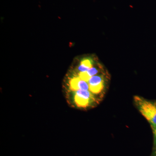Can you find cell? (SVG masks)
Listing matches in <instances>:
<instances>
[{
	"mask_svg": "<svg viewBox=\"0 0 156 156\" xmlns=\"http://www.w3.org/2000/svg\"><path fill=\"white\" fill-rule=\"evenodd\" d=\"M70 89L72 91L78 90L89 91V84L88 82L81 80L78 77L72 78L69 81Z\"/></svg>",
	"mask_w": 156,
	"mask_h": 156,
	"instance_id": "obj_4",
	"label": "cell"
},
{
	"mask_svg": "<svg viewBox=\"0 0 156 156\" xmlns=\"http://www.w3.org/2000/svg\"><path fill=\"white\" fill-rule=\"evenodd\" d=\"M99 69L96 67H92L87 72L88 75L91 77L93 76L97 75L99 73Z\"/></svg>",
	"mask_w": 156,
	"mask_h": 156,
	"instance_id": "obj_6",
	"label": "cell"
},
{
	"mask_svg": "<svg viewBox=\"0 0 156 156\" xmlns=\"http://www.w3.org/2000/svg\"><path fill=\"white\" fill-rule=\"evenodd\" d=\"M92 67V62L89 59H85L81 62L78 66L77 70L79 73L86 72Z\"/></svg>",
	"mask_w": 156,
	"mask_h": 156,
	"instance_id": "obj_5",
	"label": "cell"
},
{
	"mask_svg": "<svg viewBox=\"0 0 156 156\" xmlns=\"http://www.w3.org/2000/svg\"><path fill=\"white\" fill-rule=\"evenodd\" d=\"M89 91L94 95L102 94L104 89L105 79L103 75H97L91 77L88 82Z\"/></svg>",
	"mask_w": 156,
	"mask_h": 156,
	"instance_id": "obj_3",
	"label": "cell"
},
{
	"mask_svg": "<svg viewBox=\"0 0 156 156\" xmlns=\"http://www.w3.org/2000/svg\"><path fill=\"white\" fill-rule=\"evenodd\" d=\"M151 156H156V150H154L153 151Z\"/></svg>",
	"mask_w": 156,
	"mask_h": 156,
	"instance_id": "obj_8",
	"label": "cell"
},
{
	"mask_svg": "<svg viewBox=\"0 0 156 156\" xmlns=\"http://www.w3.org/2000/svg\"><path fill=\"white\" fill-rule=\"evenodd\" d=\"M73 100L79 108H87L98 102V99L88 90H78L74 92Z\"/></svg>",
	"mask_w": 156,
	"mask_h": 156,
	"instance_id": "obj_2",
	"label": "cell"
},
{
	"mask_svg": "<svg viewBox=\"0 0 156 156\" xmlns=\"http://www.w3.org/2000/svg\"><path fill=\"white\" fill-rule=\"evenodd\" d=\"M152 129L154 135L153 150H156V127Z\"/></svg>",
	"mask_w": 156,
	"mask_h": 156,
	"instance_id": "obj_7",
	"label": "cell"
},
{
	"mask_svg": "<svg viewBox=\"0 0 156 156\" xmlns=\"http://www.w3.org/2000/svg\"><path fill=\"white\" fill-rule=\"evenodd\" d=\"M134 105L149 123L152 129L156 127V101L148 100L136 95L134 97Z\"/></svg>",
	"mask_w": 156,
	"mask_h": 156,
	"instance_id": "obj_1",
	"label": "cell"
}]
</instances>
